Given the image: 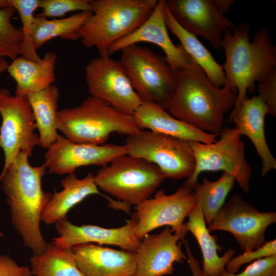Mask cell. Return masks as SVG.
Returning <instances> with one entry per match:
<instances>
[{"label":"cell","mask_w":276,"mask_h":276,"mask_svg":"<svg viewBox=\"0 0 276 276\" xmlns=\"http://www.w3.org/2000/svg\"><path fill=\"white\" fill-rule=\"evenodd\" d=\"M28 157L27 153L20 151L10 166L1 173L0 182L7 196L12 225L24 245L33 255H39L49 244L42 235L40 221L42 212L52 194L42 188L45 165L33 166Z\"/></svg>","instance_id":"6da1fadb"},{"label":"cell","mask_w":276,"mask_h":276,"mask_svg":"<svg viewBox=\"0 0 276 276\" xmlns=\"http://www.w3.org/2000/svg\"><path fill=\"white\" fill-rule=\"evenodd\" d=\"M237 94L217 87L192 59L177 71L175 91L167 111L175 118L197 129L219 135L225 114L234 108Z\"/></svg>","instance_id":"7a4b0ae2"},{"label":"cell","mask_w":276,"mask_h":276,"mask_svg":"<svg viewBox=\"0 0 276 276\" xmlns=\"http://www.w3.org/2000/svg\"><path fill=\"white\" fill-rule=\"evenodd\" d=\"M248 24H240L233 31L226 30L221 45L225 52L223 66L225 75L223 86L237 94V109L252 91L255 83L260 81L272 67L276 66V48L272 43L269 30L257 31L251 41Z\"/></svg>","instance_id":"3957f363"},{"label":"cell","mask_w":276,"mask_h":276,"mask_svg":"<svg viewBox=\"0 0 276 276\" xmlns=\"http://www.w3.org/2000/svg\"><path fill=\"white\" fill-rule=\"evenodd\" d=\"M157 0H91L92 13L81 28V43L108 55L114 43L129 35L150 15Z\"/></svg>","instance_id":"277c9868"},{"label":"cell","mask_w":276,"mask_h":276,"mask_svg":"<svg viewBox=\"0 0 276 276\" xmlns=\"http://www.w3.org/2000/svg\"><path fill=\"white\" fill-rule=\"evenodd\" d=\"M57 129L76 143L105 144L114 132L128 136L140 130L132 115L91 96L79 105L58 110Z\"/></svg>","instance_id":"5b68a950"},{"label":"cell","mask_w":276,"mask_h":276,"mask_svg":"<svg viewBox=\"0 0 276 276\" xmlns=\"http://www.w3.org/2000/svg\"><path fill=\"white\" fill-rule=\"evenodd\" d=\"M119 61L142 101L167 110L177 83V71L167 58L151 50L134 44L121 51Z\"/></svg>","instance_id":"8992f818"},{"label":"cell","mask_w":276,"mask_h":276,"mask_svg":"<svg viewBox=\"0 0 276 276\" xmlns=\"http://www.w3.org/2000/svg\"><path fill=\"white\" fill-rule=\"evenodd\" d=\"M165 178L159 168L128 154L118 156L95 175L97 187L126 204L137 205L149 198Z\"/></svg>","instance_id":"52a82bcc"},{"label":"cell","mask_w":276,"mask_h":276,"mask_svg":"<svg viewBox=\"0 0 276 276\" xmlns=\"http://www.w3.org/2000/svg\"><path fill=\"white\" fill-rule=\"evenodd\" d=\"M215 142H190L196 160L192 175L183 183L193 189L199 175L205 171H223L232 175L246 193L250 190L251 168L245 159V144L235 127L223 128Z\"/></svg>","instance_id":"ba28073f"},{"label":"cell","mask_w":276,"mask_h":276,"mask_svg":"<svg viewBox=\"0 0 276 276\" xmlns=\"http://www.w3.org/2000/svg\"><path fill=\"white\" fill-rule=\"evenodd\" d=\"M128 155L156 165L165 178H189L193 174L196 160L190 142L153 132L140 130L128 136Z\"/></svg>","instance_id":"9c48e42d"},{"label":"cell","mask_w":276,"mask_h":276,"mask_svg":"<svg viewBox=\"0 0 276 276\" xmlns=\"http://www.w3.org/2000/svg\"><path fill=\"white\" fill-rule=\"evenodd\" d=\"M0 147L5 156L2 173L13 162L20 151L31 156L39 145L36 125L27 96H13L7 88L0 89Z\"/></svg>","instance_id":"30bf717a"},{"label":"cell","mask_w":276,"mask_h":276,"mask_svg":"<svg viewBox=\"0 0 276 276\" xmlns=\"http://www.w3.org/2000/svg\"><path fill=\"white\" fill-rule=\"evenodd\" d=\"M276 222L275 212H263L234 193L216 214L209 231L231 233L242 251L246 252L262 246L267 241V228Z\"/></svg>","instance_id":"8fae6325"},{"label":"cell","mask_w":276,"mask_h":276,"mask_svg":"<svg viewBox=\"0 0 276 276\" xmlns=\"http://www.w3.org/2000/svg\"><path fill=\"white\" fill-rule=\"evenodd\" d=\"M196 203L193 189L183 184L170 195L158 191L153 198L136 205L132 215L136 220L135 236L141 240L150 232L165 225L174 233H187L184 220Z\"/></svg>","instance_id":"7c38bea8"},{"label":"cell","mask_w":276,"mask_h":276,"mask_svg":"<svg viewBox=\"0 0 276 276\" xmlns=\"http://www.w3.org/2000/svg\"><path fill=\"white\" fill-rule=\"evenodd\" d=\"M85 77L91 96L122 112L132 116L142 103L123 66L110 56L91 59L85 66Z\"/></svg>","instance_id":"4fadbf2b"},{"label":"cell","mask_w":276,"mask_h":276,"mask_svg":"<svg viewBox=\"0 0 276 276\" xmlns=\"http://www.w3.org/2000/svg\"><path fill=\"white\" fill-rule=\"evenodd\" d=\"M127 154L125 144L76 143L59 134L47 149L44 163L49 173L70 175L82 166H105L115 158Z\"/></svg>","instance_id":"5bb4252c"},{"label":"cell","mask_w":276,"mask_h":276,"mask_svg":"<svg viewBox=\"0 0 276 276\" xmlns=\"http://www.w3.org/2000/svg\"><path fill=\"white\" fill-rule=\"evenodd\" d=\"M166 4L182 28L201 36L215 49L221 48L224 32L237 26L216 9L213 0H168Z\"/></svg>","instance_id":"9a60e30c"},{"label":"cell","mask_w":276,"mask_h":276,"mask_svg":"<svg viewBox=\"0 0 276 276\" xmlns=\"http://www.w3.org/2000/svg\"><path fill=\"white\" fill-rule=\"evenodd\" d=\"M187 233H174L167 226L160 233L146 235L135 251L134 276H164L172 274L175 263H182L187 257L181 244Z\"/></svg>","instance_id":"2e32d148"},{"label":"cell","mask_w":276,"mask_h":276,"mask_svg":"<svg viewBox=\"0 0 276 276\" xmlns=\"http://www.w3.org/2000/svg\"><path fill=\"white\" fill-rule=\"evenodd\" d=\"M136 224L133 216L124 225L111 228L93 225L77 226L66 219H62L55 224L58 236L53 239L52 244L65 249L79 244L96 243L118 246L124 250L135 252L141 242L134 234Z\"/></svg>","instance_id":"e0dca14e"},{"label":"cell","mask_w":276,"mask_h":276,"mask_svg":"<svg viewBox=\"0 0 276 276\" xmlns=\"http://www.w3.org/2000/svg\"><path fill=\"white\" fill-rule=\"evenodd\" d=\"M165 0H158L152 12L136 30L110 46L108 55L141 42L153 43L162 49L169 64L175 71L185 67L192 59L180 44L175 45L168 32Z\"/></svg>","instance_id":"ac0fdd59"},{"label":"cell","mask_w":276,"mask_h":276,"mask_svg":"<svg viewBox=\"0 0 276 276\" xmlns=\"http://www.w3.org/2000/svg\"><path fill=\"white\" fill-rule=\"evenodd\" d=\"M76 265L84 276H134V251L119 250L92 243L71 247Z\"/></svg>","instance_id":"d6986e66"},{"label":"cell","mask_w":276,"mask_h":276,"mask_svg":"<svg viewBox=\"0 0 276 276\" xmlns=\"http://www.w3.org/2000/svg\"><path fill=\"white\" fill-rule=\"evenodd\" d=\"M268 114L267 107L257 96L246 98L239 107L232 110L229 122L242 135L246 136L254 146L262 162V176H265L272 170L276 169V159L267 143L265 129V119Z\"/></svg>","instance_id":"ffe728a7"},{"label":"cell","mask_w":276,"mask_h":276,"mask_svg":"<svg viewBox=\"0 0 276 276\" xmlns=\"http://www.w3.org/2000/svg\"><path fill=\"white\" fill-rule=\"evenodd\" d=\"M132 117L140 130L147 129L189 142L209 144L215 142L218 136L175 118L167 110L151 102L142 101Z\"/></svg>","instance_id":"44dd1931"},{"label":"cell","mask_w":276,"mask_h":276,"mask_svg":"<svg viewBox=\"0 0 276 276\" xmlns=\"http://www.w3.org/2000/svg\"><path fill=\"white\" fill-rule=\"evenodd\" d=\"M57 56L47 52L39 62L18 56L9 64L7 71L16 82L15 95L27 96L41 91L56 80L55 73Z\"/></svg>","instance_id":"7402d4cb"},{"label":"cell","mask_w":276,"mask_h":276,"mask_svg":"<svg viewBox=\"0 0 276 276\" xmlns=\"http://www.w3.org/2000/svg\"><path fill=\"white\" fill-rule=\"evenodd\" d=\"M61 184L63 189L52 194L42 212L41 219L48 225L66 219L67 213L75 205L89 195L100 194L91 173L82 179L74 173L68 175L61 180Z\"/></svg>","instance_id":"603a6c76"},{"label":"cell","mask_w":276,"mask_h":276,"mask_svg":"<svg viewBox=\"0 0 276 276\" xmlns=\"http://www.w3.org/2000/svg\"><path fill=\"white\" fill-rule=\"evenodd\" d=\"M185 223L188 232L196 239L202 255L203 271L208 276H220L235 251L228 248L222 256L218 255L221 247L217 243V236L212 235L208 229L202 211L197 202L189 212Z\"/></svg>","instance_id":"cb8c5ba5"},{"label":"cell","mask_w":276,"mask_h":276,"mask_svg":"<svg viewBox=\"0 0 276 276\" xmlns=\"http://www.w3.org/2000/svg\"><path fill=\"white\" fill-rule=\"evenodd\" d=\"M59 96L58 88L53 84L27 96L39 132V145L45 149L55 142L59 135L57 124Z\"/></svg>","instance_id":"d4e9b609"},{"label":"cell","mask_w":276,"mask_h":276,"mask_svg":"<svg viewBox=\"0 0 276 276\" xmlns=\"http://www.w3.org/2000/svg\"><path fill=\"white\" fill-rule=\"evenodd\" d=\"M166 22L168 29L178 38L180 44L213 84L217 87H223L225 83L223 66L216 61L196 36L188 32L179 25L167 6Z\"/></svg>","instance_id":"484cf974"},{"label":"cell","mask_w":276,"mask_h":276,"mask_svg":"<svg viewBox=\"0 0 276 276\" xmlns=\"http://www.w3.org/2000/svg\"><path fill=\"white\" fill-rule=\"evenodd\" d=\"M91 13L90 11H80L65 18L53 19L35 15L32 28L34 48L37 50L46 42L57 37L67 40L80 39V30Z\"/></svg>","instance_id":"4316f807"},{"label":"cell","mask_w":276,"mask_h":276,"mask_svg":"<svg viewBox=\"0 0 276 276\" xmlns=\"http://www.w3.org/2000/svg\"><path fill=\"white\" fill-rule=\"evenodd\" d=\"M35 276H84L78 268L71 248L61 249L48 244L44 251L30 258Z\"/></svg>","instance_id":"83f0119b"},{"label":"cell","mask_w":276,"mask_h":276,"mask_svg":"<svg viewBox=\"0 0 276 276\" xmlns=\"http://www.w3.org/2000/svg\"><path fill=\"white\" fill-rule=\"evenodd\" d=\"M235 181L232 175L223 172L215 181L204 177L201 183L197 182L194 185L193 192L207 226L210 225L216 214L224 204Z\"/></svg>","instance_id":"f1b7e54d"},{"label":"cell","mask_w":276,"mask_h":276,"mask_svg":"<svg viewBox=\"0 0 276 276\" xmlns=\"http://www.w3.org/2000/svg\"><path fill=\"white\" fill-rule=\"evenodd\" d=\"M12 6L19 14L21 19L22 35L20 56L34 62H39V57L34 47L32 28L35 16L34 12L39 8V0H10Z\"/></svg>","instance_id":"f546056e"},{"label":"cell","mask_w":276,"mask_h":276,"mask_svg":"<svg viewBox=\"0 0 276 276\" xmlns=\"http://www.w3.org/2000/svg\"><path fill=\"white\" fill-rule=\"evenodd\" d=\"M16 10L13 6L0 9V58L12 60L20 56L22 35L11 20Z\"/></svg>","instance_id":"4dcf8cb0"},{"label":"cell","mask_w":276,"mask_h":276,"mask_svg":"<svg viewBox=\"0 0 276 276\" xmlns=\"http://www.w3.org/2000/svg\"><path fill=\"white\" fill-rule=\"evenodd\" d=\"M91 0H39L41 12L36 16L60 17L70 12L92 11Z\"/></svg>","instance_id":"1f68e13d"},{"label":"cell","mask_w":276,"mask_h":276,"mask_svg":"<svg viewBox=\"0 0 276 276\" xmlns=\"http://www.w3.org/2000/svg\"><path fill=\"white\" fill-rule=\"evenodd\" d=\"M273 256H276L275 239L266 241L257 249L243 252L235 257H233L227 263L225 269L229 273H235L245 264Z\"/></svg>","instance_id":"d6a6232c"},{"label":"cell","mask_w":276,"mask_h":276,"mask_svg":"<svg viewBox=\"0 0 276 276\" xmlns=\"http://www.w3.org/2000/svg\"><path fill=\"white\" fill-rule=\"evenodd\" d=\"M258 96L266 104L268 114L276 116V68H271L258 82Z\"/></svg>","instance_id":"836d02e7"},{"label":"cell","mask_w":276,"mask_h":276,"mask_svg":"<svg viewBox=\"0 0 276 276\" xmlns=\"http://www.w3.org/2000/svg\"><path fill=\"white\" fill-rule=\"evenodd\" d=\"M276 274V256L255 261L241 272L231 273L225 269L220 276H273Z\"/></svg>","instance_id":"e575fe53"},{"label":"cell","mask_w":276,"mask_h":276,"mask_svg":"<svg viewBox=\"0 0 276 276\" xmlns=\"http://www.w3.org/2000/svg\"><path fill=\"white\" fill-rule=\"evenodd\" d=\"M30 267L20 266L8 256L0 254V276H32Z\"/></svg>","instance_id":"d590c367"},{"label":"cell","mask_w":276,"mask_h":276,"mask_svg":"<svg viewBox=\"0 0 276 276\" xmlns=\"http://www.w3.org/2000/svg\"><path fill=\"white\" fill-rule=\"evenodd\" d=\"M183 243L185 245L187 253V262L192 272V276H208L203 271L199 261L194 256L189 245L188 241L185 240Z\"/></svg>","instance_id":"8d00e7d4"},{"label":"cell","mask_w":276,"mask_h":276,"mask_svg":"<svg viewBox=\"0 0 276 276\" xmlns=\"http://www.w3.org/2000/svg\"><path fill=\"white\" fill-rule=\"evenodd\" d=\"M216 9L222 15L226 13L234 3L233 0H213Z\"/></svg>","instance_id":"74e56055"},{"label":"cell","mask_w":276,"mask_h":276,"mask_svg":"<svg viewBox=\"0 0 276 276\" xmlns=\"http://www.w3.org/2000/svg\"><path fill=\"white\" fill-rule=\"evenodd\" d=\"M8 65L7 60L4 58H0V74L7 71Z\"/></svg>","instance_id":"f35d334b"},{"label":"cell","mask_w":276,"mask_h":276,"mask_svg":"<svg viewBox=\"0 0 276 276\" xmlns=\"http://www.w3.org/2000/svg\"><path fill=\"white\" fill-rule=\"evenodd\" d=\"M12 6L10 0H0V9Z\"/></svg>","instance_id":"ab89813d"},{"label":"cell","mask_w":276,"mask_h":276,"mask_svg":"<svg viewBox=\"0 0 276 276\" xmlns=\"http://www.w3.org/2000/svg\"><path fill=\"white\" fill-rule=\"evenodd\" d=\"M273 276H276V274H274Z\"/></svg>","instance_id":"60d3db41"}]
</instances>
